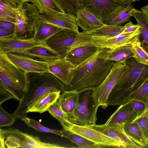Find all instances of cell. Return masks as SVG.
<instances>
[{
  "mask_svg": "<svg viewBox=\"0 0 148 148\" xmlns=\"http://www.w3.org/2000/svg\"><path fill=\"white\" fill-rule=\"evenodd\" d=\"M7 55L13 64L26 73L48 72V63L38 61L17 53L9 52Z\"/></svg>",
  "mask_w": 148,
  "mask_h": 148,
  "instance_id": "4fadbf2b",
  "label": "cell"
},
{
  "mask_svg": "<svg viewBox=\"0 0 148 148\" xmlns=\"http://www.w3.org/2000/svg\"><path fill=\"white\" fill-rule=\"evenodd\" d=\"M15 23L0 20V28H15Z\"/></svg>",
  "mask_w": 148,
  "mask_h": 148,
  "instance_id": "ee69618b",
  "label": "cell"
},
{
  "mask_svg": "<svg viewBox=\"0 0 148 148\" xmlns=\"http://www.w3.org/2000/svg\"><path fill=\"white\" fill-rule=\"evenodd\" d=\"M15 53L23 54L36 60L48 63L60 58L47 43Z\"/></svg>",
  "mask_w": 148,
  "mask_h": 148,
  "instance_id": "e0dca14e",
  "label": "cell"
},
{
  "mask_svg": "<svg viewBox=\"0 0 148 148\" xmlns=\"http://www.w3.org/2000/svg\"><path fill=\"white\" fill-rule=\"evenodd\" d=\"M51 115L60 122L63 130L69 131L74 124L69 120L67 116L60 107L58 100L47 110Z\"/></svg>",
  "mask_w": 148,
  "mask_h": 148,
  "instance_id": "f546056e",
  "label": "cell"
},
{
  "mask_svg": "<svg viewBox=\"0 0 148 148\" xmlns=\"http://www.w3.org/2000/svg\"><path fill=\"white\" fill-rule=\"evenodd\" d=\"M27 75V88L12 114L16 119L27 116V110L45 94L65 90L64 84L50 72L28 73Z\"/></svg>",
  "mask_w": 148,
  "mask_h": 148,
  "instance_id": "3957f363",
  "label": "cell"
},
{
  "mask_svg": "<svg viewBox=\"0 0 148 148\" xmlns=\"http://www.w3.org/2000/svg\"><path fill=\"white\" fill-rule=\"evenodd\" d=\"M106 48L97 51L81 64L75 67L66 90L79 91L99 86L104 81L116 62L102 58Z\"/></svg>",
  "mask_w": 148,
  "mask_h": 148,
  "instance_id": "6da1fadb",
  "label": "cell"
},
{
  "mask_svg": "<svg viewBox=\"0 0 148 148\" xmlns=\"http://www.w3.org/2000/svg\"><path fill=\"white\" fill-rule=\"evenodd\" d=\"M148 80V66L138 62L134 57L127 59L109 95L108 106H119L126 103L130 95Z\"/></svg>",
  "mask_w": 148,
  "mask_h": 148,
  "instance_id": "7a4b0ae2",
  "label": "cell"
},
{
  "mask_svg": "<svg viewBox=\"0 0 148 148\" xmlns=\"http://www.w3.org/2000/svg\"><path fill=\"white\" fill-rule=\"evenodd\" d=\"M5 135L3 130L0 129V148H5Z\"/></svg>",
  "mask_w": 148,
  "mask_h": 148,
  "instance_id": "f6af8a7d",
  "label": "cell"
},
{
  "mask_svg": "<svg viewBox=\"0 0 148 148\" xmlns=\"http://www.w3.org/2000/svg\"><path fill=\"white\" fill-rule=\"evenodd\" d=\"M78 96V91L65 90L60 95L58 99L61 109L70 121L73 123L74 113L77 104Z\"/></svg>",
  "mask_w": 148,
  "mask_h": 148,
  "instance_id": "ffe728a7",
  "label": "cell"
},
{
  "mask_svg": "<svg viewBox=\"0 0 148 148\" xmlns=\"http://www.w3.org/2000/svg\"><path fill=\"white\" fill-rule=\"evenodd\" d=\"M131 100L143 102L148 110V80L130 95L126 99V103Z\"/></svg>",
  "mask_w": 148,
  "mask_h": 148,
  "instance_id": "1f68e13d",
  "label": "cell"
},
{
  "mask_svg": "<svg viewBox=\"0 0 148 148\" xmlns=\"http://www.w3.org/2000/svg\"><path fill=\"white\" fill-rule=\"evenodd\" d=\"M140 34L139 29L135 32L122 33L111 38H92L94 42L98 47L113 49L122 46L131 45L140 41Z\"/></svg>",
  "mask_w": 148,
  "mask_h": 148,
  "instance_id": "5bb4252c",
  "label": "cell"
},
{
  "mask_svg": "<svg viewBox=\"0 0 148 148\" xmlns=\"http://www.w3.org/2000/svg\"><path fill=\"white\" fill-rule=\"evenodd\" d=\"M40 19L63 29L79 32L77 18L75 14L67 13L56 14L43 13L40 14Z\"/></svg>",
  "mask_w": 148,
  "mask_h": 148,
  "instance_id": "9a60e30c",
  "label": "cell"
},
{
  "mask_svg": "<svg viewBox=\"0 0 148 148\" xmlns=\"http://www.w3.org/2000/svg\"><path fill=\"white\" fill-rule=\"evenodd\" d=\"M124 64L116 62L104 81L99 86L94 88L93 95L94 100L97 105L104 109L108 106V96L123 70Z\"/></svg>",
  "mask_w": 148,
  "mask_h": 148,
  "instance_id": "30bf717a",
  "label": "cell"
},
{
  "mask_svg": "<svg viewBox=\"0 0 148 148\" xmlns=\"http://www.w3.org/2000/svg\"><path fill=\"white\" fill-rule=\"evenodd\" d=\"M134 57L131 45H128L113 49L107 48L102 58H103L125 63L129 58Z\"/></svg>",
  "mask_w": 148,
  "mask_h": 148,
  "instance_id": "603a6c76",
  "label": "cell"
},
{
  "mask_svg": "<svg viewBox=\"0 0 148 148\" xmlns=\"http://www.w3.org/2000/svg\"><path fill=\"white\" fill-rule=\"evenodd\" d=\"M147 144H148V142H147Z\"/></svg>",
  "mask_w": 148,
  "mask_h": 148,
  "instance_id": "f907efd6",
  "label": "cell"
},
{
  "mask_svg": "<svg viewBox=\"0 0 148 148\" xmlns=\"http://www.w3.org/2000/svg\"><path fill=\"white\" fill-rule=\"evenodd\" d=\"M60 92H51L45 94L41 97L27 111L42 113L47 111V109L58 99Z\"/></svg>",
  "mask_w": 148,
  "mask_h": 148,
  "instance_id": "cb8c5ba5",
  "label": "cell"
},
{
  "mask_svg": "<svg viewBox=\"0 0 148 148\" xmlns=\"http://www.w3.org/2000/svg\"><path fill=\"white\" fill-rule=\"evenodd\" d=\"M94 88L78 91V101L74 114V124L86 126L96 125L97 113L99 106L93 97Z\"/></svg>",
  "mask_w": 148,
  "mask_h": 148,
  "instance_id": "52a82bcc",
  "label": "cell"
},
{
  "mask_svg": "<svg viewBox=\"0 0 148 148\" xmlns=\"http://www.w3.org/2000/svg\"><path fill=\"white\" fill-rule=\"evenodd\" d=\"M7 54L0 50V83L20 101L27 87V73L13 64Z\"/></svg>",
  "mask_w": 148,
  "mask_h": 148,
  "instance_id": "277c9868",
  "label": "cell"
},
{
  "mask_svg": "<svg viewBox=\"0 0 148 148\" xmlns=\"http://www.w3.org/2000/svg\"><path fill=\"white\" fill-rule=\"evenodd\" d=\"M75 15L77 25L83 32L94 30L105 25L91 12L84 8L78 10Z\"/></svg>",
  "mask_w": 148,
  "mask_h": 148,
  "instance_id": "44dd1931",
  "label": "cell"
},
{
  "mask_svg": "<svg viewBox=\"0 0 148 148\" xmlns=\"http://www.w3.org/2000/svg\"><path fill=\"white\" fill-rule=\"evenodd\" d=\"M99 48L96 46L92 45L79 47L70 51L65 58L75 67L95 53Z\"/></svg>",
  "mask_w": 148,
  "mask_h": 148,
  "instance_id": "7402d4cb",
  "label": "cell"
},
{
  "mask_svg": "<svg viewBox=\"0 0 148 148\" xmlns=\"http://www.w3.org/2000/svg\"><path fill=\"white\" fill-rule=\"evenodd\" d=\"M12 98L14 99L12 94L3 85L0 83V104Z\"/></svg>",
  "mask_w": 148,
  "mask_h": 148,
  "instance_id": "60d3db41",
  "label": "cell"
},
{
  "mask_svg": "<svg viewBox=\"0 0 148 148\" xmlns=\"http://www.w3.org/2000/svg\"><path fill=\"white\" fill-rule=\"evenodd\" d=\"M64 11L67 13L75 15L82 8L80 0H56Z\"/></svg>",
  "mask_w": 148,
  "mask_h": 148,
  "instance_id": "e575fe53",
  "label": "cell"
},
{
  "mask_svg": "<svg viewBox=\"0 0 148 148\" xmlns=\"http://www.w3.org/2000/svg\"><path fill=\"white\" fill-rule=\"evenodd\" d=\"M14 32L15 28H0V38L12 36Z\"/></svg>",
  "mask_w": 148,
  "mask_h": 148,
  "instance_id": "b9f144b4",
  "label": "cell"
},
{
  "mask_svg": "<svg viewBox=\"0 0 148 148\" xmlns=\"http://www.w3.org/2000/svg\"><path fill=\"white\" fill-rule=\"evenodd\" d=\"M139 28L138 24L134 25L132 22H130L124 26V29L122 34L135 32L138 30Z\"/></svg>",
  "mask_w": 148,
  "mask_h": 148,
  "instance_id": "7bdbcfd3",
  "label": "cell"
},
{
  "mask_svg": "<svg viewBox=\"0 0 148 148\" xmlns=\"http://www.w3.org/2000/svg\"><path fill=\"white\" fill-rule=\"evenodd\" d=\"M124 29V26L105 24L94 30L82 33L92 37L109 38L114 37L121 34Z\"/></svg>",
  "mask_w": 148,
  "mask_h": 148,
  "instance_id": "d4e9b609",
  "label": "cell"
},
{
  "mask_svg": "<svg viewBox=\"0 0 148 148\" xmlns=\"http://www.w3.org/2000/svg\"><path fill=\"white\" fill-rule=\"evenodd\" d=\"M133 121L137 124L148 142V110L142 115L136 117Z\"/></svg>",
  "mask_w": 148,
  "mask_h": 148,
  "instance_id": "74e56055",
  "label": "cell"
},
{
  "mask_svg": "<svg viewBox=\"0 0 148 148\" xmlns=\"http://www.w3.org/2000/svg\"><path fill=\"white\" fill-rule=\"evenodd\" d=\"M140 9L145 14L148 20V4L147 5L140 8Z\"/></svg>",
  "mask_w": 148,
  "mask_h": 148,
  "instance_id": "7dc6e473",
  "label": "cell"
},
{
  "mask_svg": "<svg viewBox=\"0 0 148 148\" xmlns=\"http://www.w3.org/2000/svg\"><path fill=\"white\" fill-rule=\"evenodd\" d=\"M16 119L13 114L6 112L0 104V127L4 126H10Z\"/></svg>",
  "mask_w": 148,
  "mask_h": 148,
  "instance_id": "f35d334b",
  "label": "cell"
},
{
  "mask_svg": "<svg viewBox=\"0 0 148 148\" xmlns=\"http://www.w3.org/2000/svg\"><path fill=\"white\" fill-rule=\"evenodd\" d=\"M11 2L17 5H18L21 3L24 2H29V0H6Z\"/></svg>",
  "mask_w": 148,
  "mask_h": 148,
  "instance_id": "bcb514c9",
  "label": "cell"
},
{
  "mask_svg": "<svg viewBox=\"0 0 148 148\" xmlns=\"http://www.w3.org/2000/svg\"><path fill=\"white\" fill-rule=\"evenodd\" d=\"M63 137L76 144L80 148H96L97 146L94 142L79 134L69 131L64 130Z\"/></svg>",
  "mask_w": 148,
  "mask_h": 148,
  "instance_id": "d6a6232c",
  "label": "cell"
},
{
  "mask_svg": "<svg viewBox=\"0 0 148 148\" xmlns=\"http://www.w3.org/2000/svg\"><path fill=\"white\" fill-rule=\"evenodd\" d=\"M75 66L65 57L60 58L48 63V71L53 75L65 84L71 81Z\"/></svg>",
  "mask_w": 148,
  "mask_h": 148,
  "instance_id": "2e32d148",
  "label": "cell"
},
{
  "mask_svg": "<svg viewBox=\"0 0 148 148\" xmlns=\"http://www.w3.org/2000/svg\"><path fill=\"white\" fill-rule=\"evenodd\" d=\"M124 124L95 125L88 126L117 141L122 148H141L127 136L123 128Z\"/></svg>",
  "mask_w": 148,
  "mask_h": 148,
  "instance_id": "7c38bea8",
  "label": "cell"
},
{
  "mask_svg": "<svg viewBox=\"0 0 148 148\" xmlns=\"http://www.w3.org/2000/svg\"><path fill=\"white\" fill-rule=\"evenodd\" d=\"M94 142L96 147H121L115 140L88 126L74 124L69 130Z\"/></svg>",
  "mask_w": 148,
  "mask_h": 148,
  "instance_id": "8fae6325",
  "label": "cell"
},
{
  "mask_svg": "<svg viewBox=\"0 0 148 148\" xmlns=\"http://www.w3.org/2000/svg\"><path fill=\"white\" fill-rule=\"evenodd\" d=\"M131 106L130 101L119 106L116 111L107 120L105 124L110 125L116 124L118 119L123 116Z\"/></svg>",
  "mask_w": 148,
  "mask_h": 148,
  "instance_id": "8d00e7d4",
  "label": "cell"
},
{
  "mask_svg": "<svg viewBox=\"0 0 148 148\" xmlns=\"http://www.w3.org/2000/svg\"><path fill=\"white\" fill-rule=\"evenodd\" d=\"M130 101L131 106L137 114V117L139 116L144 114L147 110L145 105L140 101L131 100Z\"/></svg>",
  "mask_w": 148,
  "mask_h": 148,
  "instance_id": "ab89813d",
  "label": "cell"
},
{
  "mask_svg": "<svg viewBox=\"0 0 148 148\" xmlns=\"http://www.w3.org/2000/svg\"><path fill=\"white\" fill-rule=\"evenodd\" d=\"M134 58L139 63L148 66V54L141 46L139 41L131 44Z\"/></svg>",
  "mask_w": 148,
  "mask_h": 148,
  "instance_id": "d590c367",
  "label": "cell"
},
{
  "mask_svg": "<svg viewBox=\"0 0 148 148\" xmlns=\"http://www.w3.org/2000/svg\"><path fill=\"white\" fill-rule=\"evenodd\" d=\"M82 8L94 14L104 23L114 13L126 5L124 0H80Z\"/></svg>",
  "mask_w": 148,
  "mask_h": 148,
  "instance_id": "9c48e42d",
  "label": "cell"
},
{
  "mask_svg": "<svg viewBox=\"0 0 148 148\" xmlns=\"http://www.w3.org/2000/svg\"><path fill=\"white\" fill-rule=\"evenodd\" d=\"M18 6L5 0H0V20L15 23Z\"/></svg>",
  "mask_w": 148,
  "mask_h": 148,
  "instance_id": "4dcf8cb0",
  "label": "cell"
},
{
  "mask_svg": "<svg viewBox=\"0 0 148 148\" xmlns=\"http://www.w3.org/2000/svg\"><path fill=\"white\" fill-rule=\"evenodd\" d=\"M39 45L34 42L32 38L22 39L13 36L0 38V50L6 53H16Z\"/></svg>",
  "mask_w": 148,
  "mask_h": 148,
  "instance_id": "d6986e66",
  "label": "cell"
},
{
  "mask_svg": "<svg viewBox=\"0 0 148 148\" xmlns=\"http://www.w3.org/2000/svg\"><path fill=\"white\" fill-rule=\"evenodd\" d=\"M47 44L60 58L65 57L70 51L75 48L86 45L96 46L92 37L66 29L54 35L47 40Z\"/></svg>",
  "mask_w": 148,
  "mask_h": 148,
  "instance_id": "5b68a950",
  "label": "cell"
},
{
  "mask_svg": "<svg viewBox=\"0 0 148 148\" xmlns=\"http://www.w3.org/2000/svg\"><path fill=\"white\" fill-rule=\"evenodd\" d=\"M123 128L129 138L141 148L148 145L147 141L136 123L133 121L125 123Z\"/></svg>",
  "mask_w": 148,
  "mask_h": 148,
  "instance_id": "f1b7e54d",
  "label": "cell"
},
{
  "mask_svg": "<svg viewBox=\"0 0 148 148\" xmlns=\"http://www.w3.org/2000/svg\"><path fill=\"white\" fill-rule=\"evenodd\" d=\"M21 120L23 121L28 126L39 132L52 133L62 137L64 136V131L63 130H60L50 129L43 125L39 122L27 116L22 119Z\"/></svg>",
  "mask_w": 148,
  "mask_h": 148,
  "instance_id": "836d02e7",
  "label": "cell"
},
{
  "mask_svg": "<svg viewBox=\"0 0 148 148\" xmlns=\"http://www.w3.org/2000/svg\"><path fill=\"white\" fill-rule=\"evenodd\" d=\"M40 13L33 3L24 2L19 5L16 10V21L13 37L20 39L32 38L34 28L40 19Z\"/></svg>",
  "mask_w": 148,
  "mask_h": 148,
  "instance_id": "8992f818",
  "label": "cell"
},
{
  "mask_svg": "<svg viewBox=\"0 0 148 148\" xmlns=\"http://www.w3.org/2000/svg\"><path fill=\"white\" fill-rule=\"evenodd\" d=\"M134 8L132 3L127 4L116 11L105 24L119 25L130 21L132 16V11Z\"/></svg>",
  "mask_w": 148,
  "mask_h": 148,
  "instance_id": "4316f807",
  "label": "cell"
},
{
  "mask_svg": "<svg viewBox=\"0 0 148 148\" xmlns=\"http://www.w3.org/2000/svg\"><path fill=\"white\" fill-rule=\"evenodd\" d=\"M38 8L40 14H56L66 13L61 8L56 0H29Z\"/></svg>",
  "mask_w": 148,
  "mask_h": 148,
  "instance_id": "83f0119b",
  "label": "cell"
},
{
  "mask_svg": "<svg viewBox=\"0 0 148 148\" xmlns=\"http://www.w3.org/2000/svg\"><path fill=\"white\" fill-rule=\"evenodd\" d=\"M148 54V45L143 48Z\"/></svg>",
  "mask_w": 148,
  "mask_h": 148,
  "instance_id": "681fc988",
  "label": "cell"
},
{
  "mask_svg": "<svg viewBox=\"0 0 148 148\" xmlns=\"http://www.w3.org/2000/svg\"><path fill=\"white\" fill-rule=\"evenodd\" d=\"M5 145L8 148H64L56 144L42 141L38 136L23 132L16 128L3 130Z\"/></svg>",
  "mask_w": 148,
  "mask_h": 148,
  "instance_id": "ba28073f",
  "label": "cell"
},
{
  "mask_svg": "<svg viewBox=\"0 0 148 148\" xmlns=\"http://www.w3.org/2000/svg\"><path fill=\"white\" fill-rule=\"evenodd\" d=\"M64 29L39 19L34 27L32 40L34 42L38 45L46 44L49 39Z\"/></svg>",
  "mask_w": 148,
  "mask_h": 148,
  "instance_id": "ac0fdd59",
  "label": "cell"
},
{
  "mask_svg": "<svg viewBox=\"0 0 148 148\" xmlns=\"http://www.w3.org/2000/svg\"><path fill=\"white\" fill-rule=\"evenodd\" d=\"M126 4L132 3L140 1V0H124Z\"/></svg>",
  "mask_w": 148,
  "mask_h": 148,
  "instance_id": "c3c4849f",
  "label": "cell"
},
{
  "mask_svg": "<svg viewBox=\"0 0 148 148\" xmlns=\"http://www.w3.org/2000/svg\"><path fill=\"white\" fill-rule=\"evenodd\" d=\"M132 15L135 18L139 26L140 42L141 46L144 48L148 45V19L144 12L135 8L132 10Z\"/></svg>",
  "mask_w": 148,
  "mask_h": 148,
  "instance_id": "484cf974",
  "label": "cell"
}]
</instances>
